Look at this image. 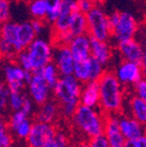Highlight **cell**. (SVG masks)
Listing matches in <instances>:
<instances>
[{
  "label": "cell",
  "mask_w": 146,
  "mask_h": 147,
  "mask_svg": "<svg viewBox=\"0 0 146 147\" xmlns=\"http://www.w3.org/2000/svg\"><path fill=\"white\" fill-rule=\"evenodd\" d=\"M104 65L94 58H90V81L98 82L104 75Z\"/></svg>",
  "instance_id": "4dcf8cb0"
},
{
  "label": "cell",
  "mask_w": 146,
  "mask_h": 147,
  "mask_svg": "<svg viewBox=\"0 0 146 147\" xmlns=\"http://www.w3.org/2000/svg\"><path fill=\"white\" fill-rule=\"evenodd\" d=\"M79 11L78 8V0H62V12L53 25L55 33L70 31L71 21L75 12Z\"/></svg>",
  "instance_id": "9a60e30c"
},
{
  "label": "cell",
  "mask_w": 146,
  "mask_h": 147,
  "mask_svg": "<svg viewBox=\"0 0 146 147\" xmlns=\"http://www.w3.org/2000/svg\"><path fill=\"white\" fill-rule=\"evenodd\" d=\"M14 60L20 65V67H23L25 71L34 73V67H33L32 60H31V57H30V55H29V53H28L27 49L24 51H21L20 53H18Z\"/></svg>",
  "instance_id": "f546056e"
},
{
  "label": "cell",
  "mask_w": 146,
  "mask_h": 147,
  "mask_svg": "<svg viewBox=\"0 0 146 147\" xmlns=\"http://www.w3.org/2000/svg\"><path fill=\"white\" fill-rule=\"evenodd\" d=\"M86 16L88 22V35L94 39L108 42L112 36V30L108 22V16L104 10L96 5Z\"/></svg>",
  "instance_id": "277c9868"
},
{
  "label": "cell",
  "mask_w": 146,
  "mask_h": 147,
  "mask_svg": "<svg viewBox=\"0 0 146 147\" xmlns=\"http://www.w3.org/2000/svg\"><path fill=\"white\" fill-rule=\"evenodd\" d=\"M104 136L107 139L110 147H124L126 138L120 128L119 115H106L104 128Z\"/></svg>",
  "instance_id": "7c38bea8"
},
{
  "label": "cell",
  "mask_w": 146,
  "mask_h": 147,
  "mask_svg": "<svg viewBox=\"0 0 146 147\" xmlns=\"http://www.w3.org/2000/svg\"><path fill=\"white\" fill-rule=\"evenodd\" d=\"M57 131L53 125L45 123H34L27 143L29 147H43L47 143L52 141L56 135Z\"/></svg>",
  "instance_id": "9c48e42d"
},
{
  "label": "cell",
  "mask_w": 146,
  "mask_h": 147,
  "mask_svg": "<svg viewBox=\"0 0 146 147\" xmlns=\"http://www.w3.org/2000/svg\"><path fill=\"white\" fill-rule=\"evenodd\" d=\"M62 0H50L45 21L51 25H54L62 12Z\"/></svg>",
  "instance_id": "4316f807"
},
{
  "label": "cell",
  "mask_w": 146,
  "mask_h": 147,
  "mask_svg": "<svg viewBox=\"0 0 146 147\" xmlns=\"http://www.w3.org/2000/svg\"><path fill=\"white\" fill-rule=\"evenodd\" d=\"M142 67H143V76H144V81H146V53L144 55V58L142 60Z\"/></svg>",
  "instance_id": "f6af8a7d"
},
{
  "label": "cell",
  "mask_w": 146,
  "mask_h": 147,
  "mask_svg": "<svg viewBox=\"0 0 146 147\" xmlns=\"http://www.w3.org/2000/svg\"><path fill=\"white\" fill-rule=\"evenodd\" d=\"M90 58L87 60L77 61L75 64L73 76L83 85L90 82Z\"/></svg>",
  "instance_id": "d4e9b609"
},
{
  "label": "cell",
  "mask_w": 146,
  "mask_h": 147,
  "mask_svg": "<svg viewBox=\"0 0 146 147\" xmlns=\"http://www.w3.org/2000/svg\"><path fill=\"white\" fill-rule=\"evenodd\" d=\"M116 47H118V50L122 55V57L124 58V60L142 63L145 52L142 48L141 44L137 40L131 39L120 42L116 44Z\"/></svg>",
  "instance_id": "5bb4252c"
},
{
  "label": "cell",
  "mask_w": 146,
  "mask_h": 147,
  "mask_svg": "<svg viewBox=\"0 0 146 147\" xmlns=\"http://www.w3.org/2000/svg\"><path fill=\"white\" fill-rule=\"evenodd\" d=\"M55 147H71L70 139L64 132H57L53 139Z\"/></svg>",
  "instance_id": "d590c367"
},
{
  "label": "cell",
  "mask_w": 146,
  "mask_h": 147,
  "mask_svg": "<svg viewBox=\"0 0 146 147\" xmlns=\"http://www.w3.org/2000/svg\"><path fill=\"white\" fill-rule=\"evenodd\" d=\"M95 6H96L95 3L92 0H78V8H79V11L84 14L89 13Z\"/></svg>",
  "instance_id": "74e56055"
},
{
  "label": "cell",
  "mask_w": 146,
  "mask_h": 147,
  "mask_svg": "<svg viewBox=\"0 0 146 147\" xmlns=\"http://www.w3.org/2000/svg\"><path fill=\"white\" fill-rule=\"evenodd\" d=\"M70 32L74 35V37L88 35V22L86 14L80 11L74 13L70 26Z\"/></svg>",
  "instance_id": "603a6c76"
},
{
  "label": "cell",
  "mask_w": 146,
  "mask_h": 147,
  "mask_svg": "<svg viewBox=\"0 0 146 147\" xmlns=\"http://www.w3.org/2000/svg\"><path fill=\"white\" fill-rule=\"evenodd\" d=\"M129 111L132 117L137 119L142 125H146V103L135 94L128 101Z\"/></svg>",
  "instance_id": "44dd1931"
},
{
  "label": "cell",
  "mask_w": 146,
  "mask_h": 147,
  "mask_svg": "<svg viewBox=\"0 0 146 147\" xmlns=\"http://www.w3.org/2000/svg\"><path fill=\"white\" fill-rule=\"evenodd\" d=\"M120 20H121V12L120 11H114L110 14H108V22H110V25L112 27V30H114L118 26V24L120 23Z\"/></svg>",
  "instance_id": "7bdbcfd3"
},
{
  "label": "cell",
  "mask_w": 146,
  "mask_h": 147,
  "mask_svg": "<svg viewBox=\"0 0 146 147\" xmlns=\"http://www.w3.org/2000/svg\"><path fill=\"white\" fill-rule=\"evenodd\" d=\"M119 123L121 131L126 140H136L146 134L144 125H142L131 115H119Z\"/></svg>",
  "instance_id": "4fadbf2b"
},
{
  "label": "cell",
  "mask_w": 146,
  "mask_h": 147,
  "mask_svg": "<svg viewBox=\"0 0 146 147\" xmlns=\"http://www.w3.org/2000/svg\"><path fill=\"white\" fill-rule=\"evenodd\" d=\"M83 84L74 76L62 77L52 89L53 96L59 105L80 104Z\"/></svg>",
  "instance_id": "3957f363"
},
{
  "label": "cell",
  "mask_w": 146,
  "mask_h": 147,
  "mask_svg": "<svg viewBox=\"0 0 146 147\" xmlns=\"http://www.w3.org/2000/svg\"><path fill=\"white\" fill-rule=\"evenodd\" d=\"M9 95H10V90L7 88L5 84H2L0 87V107L1 109H4L6 106H8Z\"/></svg>",
  "instance_id": "8d00e7d4"
},
{
  "label": "cell",
  "mask_w": 146,
  "mask_h": 147,
  "mask_svg": "<svg viewBox=\"0 0 146 147\" xmlns=\"http://www.w3.org/2000/svg\"><path fill=\"white\" fill-rule=\"evenodd\" d=\"M106 117L98 108L88 107L80 104L72 117L73 126L84 137L92 139L104 133Z\"/></svg>",
  "instance_id": "7a4b0ae2"
},
{
  "label": "cell",
  "mask_w": 146,
  "mask_h": 147,
  "mask_svg": "<svg viewBox=\"0 0 146 147\" xmlns=\"http://www.w3.org/2000/svg\"><path fill=\"white\" fill-rule=\"evenodd\" d=\"M26 97H27V95L24 94L23 92H10L8 100V107L12 111L22 110L24 103H25Z\"/></svg>",
  "instance_id": "83f0119b"
},
{
  "label": "cell",
  "mask_w": 146,
  "mask_h": 147,
  "mask_svg": "<svg viewBox=\"0 0 146 147\" xmlns=\"http://www.w3.org/2000/svg\"><path fill=\"white\" fill-rule=\"evenodd\" d=\"M42 76L45 79V81L47 82V84L50 86L51 88H54L55 85H56L59 79L62 78V75H60L59 71L57 69V67L55 65L54 62H50L49 64H47L46 67H44L43 69H41Z\"/></svg>",
  "instance_id": "484cf974"
},
{
  "label": "cell",
  "mask_w": 146,
  "mask_h": 147,
  "mask_svg": "<svg viewBox=\"0 0 146 147\" xmlns=\"http://www.w3.org/2000/svg\"><path fill=\"white\" fill-rule=\"evenodd\" d=\"M28 87V94L29 97L34 101L37 105H43L47 101L50 100V95L52 88L48 85L45 79L42 76L41 71H34L33 77Z\"/></svg>",
  "instance_id": "ba28073f"
},
{
  "label": "cell",
  "mask_w": 146,
  "mask_h": 147,
  "mask_svg": "<svg viewBox=\"0 0 146 147\" xmlns=\"http://www.w3.org/2000/svg\"><path fill=\"white\" fill-rule=\"evenodd\" d=\"M76 62L91 57V37L89 35L74 37L69 45Z\"/></svg>",
  "instance_id": "2e32d148"
},
{
  "label": "cell",
  "mask_w": 146,
  "mask_h": 147,
  "mask_svg": "<svg viewBox=\"0 0 146 147\" xmlns=\"http://www.w3.org/2000/svg\"><path fill=\"white\" fill-rule=\"evenodd\" d=\"M137 32V22L129 12H121V20L116 28L112 30V36L116 44L127 40L134 39Z\"/></svg>",
  "instance_id": "8fae6325"
},
{
  "label": "cell",
  "mask_w": 146,
  "mask_h": 147,
  "mask_svg": "<svg viewBox=\"0 0 146 147\" xmlns=\"http://www.w3.org/2000/svg\"><path fill=\"white\" fill-rule=\"evenodd\" d=\"M14 139L4 121L0 122V147H11Z\"/></svg>",
  "instance_id": "1f68e13d"
},
{
  "label": "cell",
  "mask_w": 146,
  "mask_h": 147,
  "mask_svg": "<svg viewBox=\"0 0 146 147\" xmlns=\"http://www.w3.org/2000/svg\"><path fill=\"white\" fill-rule=\"evenodd\" d=\"M34 104H35L34 101L29 96H27L26 97L25 103H24V106H23V108H22V111H24L26 115L30 117L33 113V110H34Z\"/></svg>",
  "instance_id": "b9f144b4"
},
{
  "label": "cell",
  "mask_w": 146,
  "mask_h": 147,
  "mask_svg": "<svg viewBox=\"0 0 146 147\" xmlns=\"http://www.w3.org/2000/svg\"><path fill=\"white\" fill-rule=\"evenodd\" d=\"M100 87V108L106 115H118L124 107L125 91L114 73L106 71L98 81Z\"/></svg>",
  "instance_id": "6da1fadb"
},
{
  "label": "cell",
  "mask_w": 146,
  "mask_h": 147,
  "mask_svg": "<svg viewBox=\"0 0 146 147\" xmlns=\"http://www.w3.org/2000/svg\"><path fill=\"white\" fill-rule=\"evenodd\" d=\"M10 16V4L8 0H0V21L1 23L8 22Z\"/></svg>",
  "instance_id": "e575fe53"
},
{
  "label": "cell",
  "mask_w": 146,
  "mask_h": 147,
  "mask_svg": "<svg viewBox=\"0 0 146 147\" xmlns=\"http://www.w3.org/2000/svg\"><path fill=\"white\" fill-rule=\"evenodd\" d=\"M74 39V35L70 31L55 33V44L54 45H70L72 40Z\"/></svg>",
  "instance_id": "836d02e7"
},
{
  "label": "cell",
  "mask_w": 146,
  "mask_h": 147,
  "mask_svg": "<svg viewBox=\"0 0 146 147\" xmlns=\"http://www.w3.org/2000/svg\"><path fill=\"white\" fill-rule=\"evenodd\" d=\"M114 75L122 85L125 86H136L144 79L142 63L133 61L123 60L116 67Z\"/></svg>",
  "instance_id": "52a82bcc"
},
{
  "label": "cell",
  "mask_w": 146,
  "mask_h": 147,
  "mask_svg": "<svg viewBox=\"0 0 146 147\" xmlns=\"http://www.w3.org/2000/svg\"><path fill=\"white\" fill-rule=\"evenodd\" d=\"M32 24V27L34 29V32L36 33L37 37H41V35L44 33L45 30V23H44V20H37V18H33L31 21Z\"/></svg>",
  "instance_id": "ab89813d"
},
{
  "label": "cell",
  "mask_w": 146,
  "mask_h": 147,
  "mask_svg": "<svg viewBox=\"0 0 146 147\" xmlns=\"http://www.w3.org/2000/svg\"><path fill=\"white\" fill-rule=\"evenodd\" d=\"M32 60L34 71H41L44 67L52 62L54 46L43 37H37L27 48Z\"/></svg>",
  "instance_id": "5b68a950"
},
{
  "label": "cell",
  "mask_w": 146,
  "mask_h": 147,
  "mask_svg": "<svg viewBox=\"0 0 146 147\" xmlns=\"http://www.w3.org/2000/svg\"><path fill=\"white\" fill-rule=\"evenodd\" d=\"M135 89V94L138 97L142 99L146 103V81L142 80L140 83H138L137 85L134 87Z\"/></svg>",
  "instance_id": "60d3db41"
},
{
  "label": "cell",
  "mask_w": 146,
  "mask_h": 147,
  "mask_svg": "<svg viewBox=\"0 0 146 147\" xmlns=\"http://www.w3.org/2000/svg\"><path fill=\"white\" fill-rule=\"evenodd\" d=\"M60 113V105L57 101L49 100L39 107L36 115L37 122L52 125Z\"/></svg>",
  "instance_id": "ffe728a7"
},
{
  "label": "cell",
  "mask_w": 146,
  "mask_h": 147,
  "mask_svg": "<svg viewBox=\"0 0 146 147\" xmlns=\"http://www.w3.org/2000/svg\"><path fill=\"white\" fill-rule=\"evenodd\" d=\"M16 31H18V23L6 22L1 28V41L8 44L18 54V40H16Z\"/></svg>",
  "instance_id": "7402d4cb"
},
{
  "label": "cell",
  "mask_w": 146,
  "mask_h": 147,
  "mask_svg": "<svg viewBox=\"0 0 146 147\" xmlns=\"http://www.w3.org/2000/svg\"><path fill=\"white\" fill-rule=\"evenodd\" d=\"M3 77L4 84L10 92H23L32 79L33 73L25 71L14 60H9L3 65Z\"/></svg>",
  "instance_id": "8992f818"
},
{
  "label": "cell",
  "mask_w": 146,
  "mask_h": 147,
  "mask_svg": "<svg viewBox=\"0 0 146 147\" xmlns=\"http://www.w3.org/2000/svg\"><path fill=\"white\" fill-rule=\"evenodd\" d=\"M36 38L37 35L34 32V29H33L31 22H23V23L18 24L16 40H18V53L21 51L26 50Z\"/></svg>",
  "instance_id": "ac0fdd59"
},
{
  "label": "cell",
  "mask_w": 146,
  "mask_h": 147,
  "mask_svg": "<svg viewBox=\"0 0 146 147\" xmlns=\"http://www.w3.org/2000/svg\"><path fill=\"white\" fill-rule=\"evenodd\" d=\"M112 56V50L110 43L106 41L91 38V57L99 61L103 65L110 62Z\"/></svg>",
  "instance_id": "d6986e66"
},
{
  "label": "cell",
  "mask_w": 146,
  "mask_h": 147,
  "mask_svg": "<svg viewBox=\"0 0 146 147\" xmlns=\"http://www.w3.org/2000/svg\"><path fill=\"white\" fill-rule=\"evenodd\" d=\"M43 147H55V145H54V142H53V140H52V141H50L49 143H47V144H46L45 146H43Z\"/></svg>",
  "instance_id": "bcb514c9"
},
{
  "label": "cell",
  "mask_w": 146,
  "mask_h": 147,
  "mask_svg": "<svg viewBox=\"0 0 146 147\" xmlns=\"http://www.w3.org/2000/svg\"><path fill=\"white\" fill-rule=\"evenodd\" d=\"M88 142H89L90 147H110V143H108L104 134H102L100 136H97L95 138H92Z\"/></svg>",
  "instance_id": "f35d334b"
},
{
  "label": "cell",
  "mask_w": 146,
  "mask_h": 147,
  "mask_svg": "<svg viewBox=\"0 0 146 147\" xmlns=\"http://www.w3.org/2000/svg\"><path fill=\"white\" fill-rule=\"evenodd\" d=\"M33 125H34V123H33L30 119H26L25 122L22 123V124L14 130V134L18 138H20V139H26V140H27V138L29 137L31 131H32Z\"/></svg>",
  "instance_id": "d6a6232c"
},
{
  "label": "cell",
  "mask_w": 146,
  "mask_h": 147,
  "mask_svg": "<svg viewBox=\"0 0 146 147\" xmlns=\"http://www.w3.org/2000/svg\"><path fill=\"white\" fill-rule=\"evenodd\" d=\"M94 3H95V5H98V4H101V3L104 2V0H92Z\"/></svg>",
  "instance_id": "7dc6e473"
},
{
  "label": "cell",
  "mask_w": 146,
  "mask_h": 147,
  "mask_svg": "<svg viewBox=\"0 0 146 147\" xmlns=\"http://www.w3.org/2000/svg\"><path fill=\"white\" fill-rule=\"evenodd\" d=\"M80 104L88 107L98 108L100 106V87L99 82L90 81L83 85Z\"/></svg>",
  "instance_id": "e0dca14e"
},
{
  "label": "cell",
  "mask_w": 146,
  "mask_h": 147,
  "mask_svg": "<svg viewBox=\"0 0 146 147\" xmlns=\"http://www.w3.org/2000/svg\"><path fill=\"white\" fill-rule=\"evenodd\" d=\"M50 0H33L29 5V11L33 18L45 20Z\"/></svg>",
  "instance_id": "cb8c5ba5"
},
{
  "label": "cell",
  "mask_w": 146,
  "mask_h": 147,
  "mask_svg": "<svg viewBox=\"0 0 146 147\" xmlns=\"http://www.w3.org/2000/svg\"><path fill=\"white\" fill-rule=\"evenodd\" d=\"M134 144L135 147H146V134L134 140Z\"/></svg>",
  "instance_id": "ee69618b"
},
{
  "label": "cell",
  "mask_w": 146,
  "mask_h": 147,
  "mask_svg": "<svg viewBox=\"0 0 146 147\" xmlns=\"http://www.w3.org/2000/svg\"><path fill=\"white\" fill-rule=\"evenodd\" d=\"M29 119V115H26L22 110H18V111H12V113L9 115V119L7 121V127L10 132L14 133V131L18 128L23 122H25L26 119Z\"/></svg>",
  "instance_id": "f1b7e54d"
},
{
  "label": "cell",
  "mask_w": 146,
  "mask_h": 147,
  "mask_svg": "<svg viewBox=\"0 0 146 147\" xmlns=\"http://www.w3.org/2000/svg\"><path fill=\"white\" fill-rule=\"evenodd\" d=\"M62 77L73 76L76 60L68 45H54L53 60Z\"/></svg>",
  "instance_id": "30bf717a"
}]
</instances>
